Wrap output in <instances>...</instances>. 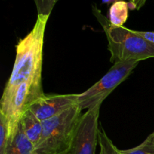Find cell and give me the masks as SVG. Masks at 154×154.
Segmentation results:
<instances>
[{"label": "cell", "mask_w": 154, "mask_h": 154, "mask_svg": "<svg viewBox=\"0 0 154 154\" xmlns=\"http://www.w3.org/2000/svg\"><path fill=\"white\" fill-rule=\"evenodd\" d=\"M59 1V0H56V2H58Z\"/></svg>", "instance_id": "obj_17"}, {"label": "cell", "mask_w": 154, "mask_h": 154, "mask_svg": "<svg viewBox=\"0 0 154 154\" xmlns=\"http://www.w3.org/2000/svg\"><path fill=\"white\" fill-rule=\"evenodd\" d=\"M75 105H78V94L45 95L32 104L28 110L43 121Z\"/></svg>", "instance_id": "obj_6"}, {"label": "cell", "mask_w": 154, "mask_h": 154, "mask_svg": "<svg viewBox=\"0 0 154 154\" xmlns=\"http://www.w3.org/2000/svg\"><path fill=\"white\" fill-rule=\"evenodd\" d=\"M68 154H69V153H68Z\"/></svg>", "instance_id": "obj_18"}, {"label": "cell", "mask_w": 154, "mask_h": 154, "mask_svg": "<svg viewBox=\"0 0 154 154\" xmlns=\"http://www.w3.org/2000/svg\"><path fill=\"white\" fill-rule=\"evenodd\" d=\"M82 110L72 107L58 115L42 121V136L35 147V154H68Z\"/></svg>", "instance_id": "obj_3"}, {"label": "cell", "mask_w": 154, "mask_h": 154, "mask_svg": "<svg viewBox=\"0 0 154 154\" xmlns=\"http://www.w3.org/2000/svg\"><path fill=\"white\" fill-rule=\"evenodd\" d=\"M139 62L126 61L114 63L110 70L84 93L78 94V106L81 110L102 105L105 99L133 72Z\"/></svg>", "instance_id": "obj_4"}, {"label": "cell", "mask_w": 154, "mask_h": 154, "mask_svg": "<svg viewBox=\"0 0 154 154\" xmlns=\"http://www.w3.org/2000/svg\"><path fill=\"white\" fill-rule=\"evenodd\" d=\"M101 105L87 110L77 126L69 154H95L99 144V117Z\"/></svg>", "instance_id": "obj_5"}, {"label": "cell", "mask_w": 154, "mask_h": 154, "mask_svg": "<svg viewBox=\"0 0 154 154\" xmlns=\"http://www.w3.org/2000/svg\"><path fill=\"white\" fill-rule=\"evenodd\" d=\"M129 1L135 4L137 8V10H139L140 8H141V7L144 5L147 0H129Z\"/></svg>", "instance_id": "obj_15"}, {"label": "cell", "mask_w": 154, "mask_h": 154, "mask_svg": "<svg viewBox=\"0 0 154 154\" xmlns=\"http://www.w3.org/2000/svg\"><path fill=\"white\" fill-rule=\"evenodd\" d=\"M8 129L5 117L0 113V154H5L8 144Z\"/></svg>", "instance_id": "obj_12"}, {"label": "cell", "mask_w": 154, "mask_h": 154, "mask_svg": "<svg viewBox=\"0 0 154 154\" xmlns=\"http://www.w3.org/2000/svg\"><path fill=\"white\" fill-rule=\"evenodd\" d=\"M119 154H154V131L141 144L128 150H119Z\"/></svg>", "instance_id": "obj_10"}, {"label": "cell", "mask_w": 154, "mask_h": 154, "mask_svg": "<svg viewBox=\"0 0 154 154\" xmlns=\"http://www.w3.org/2000/svg\"><path fill=\"white\" fill-rule=\"evenodd\" d=\"M93 13L102 26L108 40L111 63L138 61L154 58V45L123 26H114L101 11L93 5Z\"/></svg>", "instance_id": "obj_2"}, {"label": "cell", "mask_w": 154, "mask_h": 154, "mask_svg": "<svg viewBox=\"0 0 154 154\" xmlns=\"http://www.w3.org/2000/svg\"><path fill=\"white\" fill-rule=\"evenodd\" d=\"M20 122L22 125L26 136L35 147L42 136L43 130L42 121L32 111L27 110L23 114Z\"/></svg>", "instance_id": "obj_8"}, {"label": "cell", "mask_w": 154, "mask_h": 154, "mask_svg": "<svg viewBox=\"0 0 154 154\" xmlns=\"http://www.w3.org/2000/svg\"><path fill=\"white\" fill-rule=\"evenodd\" d=\"M102 3H105V4H114V3L117 2L119 1H123V0H102Z\"/></svg>", "instance_id": "obj_16"}, {"label": "cell", "mask_w": 154, "mask_h": 154, "mask_svg": "<svg viewBox=\"0 0 154 154\" xmlns=\"http://www.w3.org/2000/svg\"><path fill=\"white\" fill-rule=\"evenodd\" d=\"M135 33L141 35L147 41L150 42V43L154 45V32H147V31H138V30H134Z\"/></svg>", "instance_id": "obj_14"}, {"label": "cell", "mask_w": 154, "mask_h": 154, "mask_svg": "<svg viewBox=\"0 0 154 154\" xmlns=\"http://www.w3.org/2000/svg\"><path fill=\"white\" fill-rule=\"evenodd\" d=\"M48 18L38 16L32 29L16 45L13 69L0 99V113L7 120L9 138L14 137L29 107L45 96L42 87V64Z\"/></svg>", "instance_id": "obj_1"}, {"label": "cell", "mask_w": 154, "mask_h": 154, "mask_svg": "<svg viewBox=\"0 0 154 154\" xmlns=\"http://www.w3.org/2000/svg\"><path fill=\"white\" fill-rule=\"evenodd\" d=\"M128 15V2L125 1H119L112 4L110 7L108 19L114 26H123L127 20Z\"/></svg>", "instance_id": "obj_9"}, {"label": "cell", "mask_w": 154, "mask_h": 154, "mask_svg": "<svg viewBox=\"0 0 154 154\" xmlns=\"http://www.w3.org/2000/svg\"><path fill=\"white\" fill-rule=\"evenodd\" d=\"M98 140L100 147L99 154H119V150L108 138L103 128L99 129Z\"/></svg>", "instance_id": "obj_11"}, {"label": "cell", "mask_w": 154, "mask_h": 154, "mask_svg": "<svg viewBox=\"0 0 154 154\" xmlns=\"http://www.w3.org/2000/svg\"><path fill=\"white\" fill-rule=\"evenodd\" d=\"M38 11V16L50 17L54 5L57 3L56 0H34Z\"/></svg>", "instance_id": "obj_13"}, {"label": "cell", "mask_w": 154, "mask_h": 154, "mask_svg": "<svg viewBox=\"0 0 154 154\" xmlns=\"http://www.w3.org/2000/svg\"><path fill=\"white\" fill-rule=\"evenodd\" d=\"M5 154H35L34 144L26 136L20 122L13 138H9Z\"/></svg>", "instance_id": "obj_7"}]
</instances>
